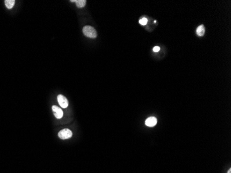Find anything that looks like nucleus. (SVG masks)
Masks as SVG:
<instances>
[{
	"label": "nucleus",
	"instance_id": "obj_1",
	"mask_svg": "<svg viewBox=\"0 0 231 173\" xmlns=\"http://www.w3.org/2000/svg\"><path fill=\"white\" fill-rule=\"evenodd\" d=\"M84 35L86 37H90V38H96L97 37V32L94 27L91 26H85L82 29Z\"/></svg>",
	"mask_w": 231,
	"mask_h": 173
},
{
	"label": "nucleus",
	"instance_id": "obj_8",
	"mask_svg": "<svg viewBox=\"0 0 231 173\" xmlns=\"http://www.w3.org/2000/svg\"><path fill=\"white\" fill-rule=\"evenodd\" d=\"M76 6H78V8H83V7L86 5L87 1H86V0H76Z\"/></svg>",
	"mask_w": 231,
	"mask_h": 173
},
{
	"label": "nucleus",
	"instance_id": "obj_3",
	"mask_svg": "<svg viewBox=\"0 0 231 173\" xmlns=\"http://www.w3.org/2000/svg\"><path fill=\"white\" fill-rule=\"evenodd\" d=\"M58 101L59 105L61 106V108H67L68 107V105H69L67 98L62 95H59L58 96Z\"/></svg>",
	"mask_w": 231,
	"mask_h": 173
},
{
	"label": "nucleus",
	"instance_id": "obj_6",
	"mask_svg": "<svg viewBox=\"0 0 231 173\" xmlns=\"http://www.w3.org/2000/svg\"><path fill=\"white\" fill-rule=\"evenodd\" d=\"M205 33V28H204L203 25H200L199 27L197 28V34L199 36H203Z\"/></svg>",
	"mask_w": 231,
	"mask_h": 173
},
{
	"label": "nucleus",
	"instance_id": "obj_9",
	"mask_svg": "<svg viewBox=\"0 0 231 173\" xmlns=\"http://www.w3.org/2000/svg\"><path fill=\"white\" fill-rule=\"evenodd\" d=\"M139 23H140V24L142 25V26H145V25H146L147 23H148V19H147L146 17H143V18H141L140 20H139Z\"/></svg>",
	"mask_w": 231,
	"mask_h": 173
},
{
	"label": "nucleus",
	"instance_id": "obj_7",
	"mask_svg": "<svg viewBox=\"0 0 231 173\" xmlns=\"http://www.w3.org/2000/svg\"><path fill=\"white\" fill-rule=\"evenodd\" d=\"M4 2H5V5H6V6L7 7V8H8V9H11L12 7L14 6V5H15V0H6Z\"/></svg>",
	"mask_w": 231,
	"mask_h": 173
},
{
	"label": "nucleus",
	"instance_id": "obj_5",
	"mask_svg": "<svg viewBox=\"0 0 231 173\" xmlns=\"http://www.w3.org/2000/svg\"><path fill=\"white\" fill-rule=\"evenodd\" d=\"M157 123V120L155 117H149L145 121V125L148 127H154Z\"/></svg>",
	"mask_w": 231,
	"mask_h": 173
},
{
	"label": "nucleus",
	"instance_id": "obj_2",
	"mask_svg": "<svg viewBox=\"0 0 231 173\" xmlns=\"http://www.w3.org/2000/svg\"><path fill=\"white\" fill-rule=\"evenodd\" d=\"M58 136L61 139H68L72 136V132L69 129H64L59 132Z\"/></svg>",
	"mask_w": 231,
	"mask_h": 173
},
{
	"label": "nucleus",
	"instance_id": "obj_10",
	"mask_svg": "<svg viewBox=\"0 0 231 173\" xmlns=\"http://www.w3.org/2000/svg\"><path fill=\"white\" fill-rule=\"evenodd\" d=\"M153 51H154V52H159V51H160V47H159V46H154V47L153 48Z\"/></svg>",
	"mask_w": 231,
	"mask_h": 173
},
{
	"label": "nucleus",
	"instance_id": "obj_4",
	"mask_svg": "<svg viewBox=\"0 0 231 173\" xmlns=\"http://www.w3.org/2000/svg\"><path fill=\"white\" fill-rule=\"evenodd\" d=\"M52 110H53V113H54L55 116L58 119H62V116H63V112L62 110H61V108H58V106H55V105H53L52 106Z\"/></svg>",
	"mask_w": 231,
	"mask_h": 173
},
{
	"label": "nucleus",
	"instance_id": "obj_11",
	"mask_svg": "<svg viewBox=\"0 0 231 173\" xmlns=\"http://www.w3.org/2000/svg\"><path fill=\"white\" fill-rule=\"evenodd\" d=\"M228 173H231V169H229Z\"/></svg>",
	"mask_w": 231,
	"mask_h": 173
}]
</instances>
